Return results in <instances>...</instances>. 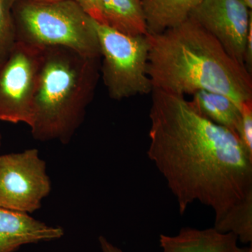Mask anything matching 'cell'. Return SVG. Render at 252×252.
<instances>
[{"instance_id":"1","label":"cell","mask_w":252,"mask_h":252,"mask_svg":"<svg viewBox=\"0 0 252 252\" xmlns=\"http://www.w3.org/2000/svg\"><path fill=\"white\" fill-rule=\"evenodd\" d=\"M152 94L147 155L181 215L199 202L219 217L252 193V158L234 132L195 112L185 96Z\"/></svg>"},{"instance_id":"2","label":"cell","mask_w":252,"mask_h":252,"mask_svg":"<svg viewBox=\"0 0 252 252\" xmlns=\"http://www.w3.org/2000/svg\"><path fill=\"white\" fill-rule=\"evenodd\" d=\"M147 38V73L153 89L180 96L218 93L240 109L252 100V73L193 18Z\"/></svg>"},{"instance_id":"3","label":"cell","mask_w":252,"mask_h":252,"mask_svg":"<svg viewBox=\"0 0 252 252\" xmlns=\"http://www.w3.org/2000/svg\"><path fill=\"white\" fill-rule=\"evenodd\" d=\"M99 59L61 46L41 50L29 126L34 140L70 142L94 99L100 77Z\"/></svg>"},{"instance_id":"4","label":"cell","mask_w":252,"mask_h":252,"mask_svg":"<svg viewBox=\"0 0 252 252\" xmlns=\"http://www.w3.org/2000/svg\"><path fill=\"white\" fill-rule=\"evenodd\" d=\"M13 16L19 42L39 49L61 46L100 58L95 21L74 0H16Z\"/></svg>"},{"instance_id":"5","label":"cell","mask_w":252,"mask_h":252,"mask_svg":"<svg viewBox=\"0 0 252 252\" xmlns=\"http://www.w3.org/2000/svg\"><path fill=\"white\" fill-rule=\"evenodd\" d=\"M100 58V76L109 97L116 100L150 94L153 86L147 73V35L123 34L95 21Z\"/></svg>"},{"instance_id":"6","label":"cell","mask_w":252,"mask_h":252,"mask_svg":"<svg viewBox=\"0 0 252 252\" xmlns=\"http://www.w3.org/2000/svg\"><path fill=\"white\" fill-rule=\"evenodd\" d=\"M41 50L16 41L0 61V121L31 125Z\"/></svg>"},{"instance_id":"7","label":"cell","mask_w":252,"mask_h":252,"mask_svg":"<svg viewBox=\"0 0 252 252\" xmlns=\"http://www.w3.org/2000/svg\"><path fill=\"white\" fill-rule=\"evenodd\" d=\"M51 191L38 149L0 156V207L30 215L41 208Z\"/></svg>"},{"instance_id":"8","label":"cell","mask_w":252,"mask_h":252,"mask_svg":"<svg viewBox=\"0 0 252 252\" xmlns=\"http://www.w3.org/2000/svg\"><path fill=\"white\" fill-rule=\"evenodd\" d=\"M252 10L241 0H202L189 17L212 34L230 57L245 66Z\"/></svg>"},{"instance_id":"9","label":"cell","mask_w":252,"mask_h":252,"mask_svg":"<svg viewBox=\"0 0 252 252\" xmlns=\"http://www.w3.org/2000/svg\"><path fill=\"white\" fill-rule=\"evenodd\" d=\"M64 235L61 227L0 207V252H15L23 245L59 240Z\"/></svg>"},{"instance_id":"10","label":"cell","mask_w":252,"mask_h":252,"mask_svg":"<svg viewBox=\"0 0 252 252\" xmlns=\"http://www.w3.org/2000/svg\"><path fill=\"white\" fill-rule=\"evenodd\" d=\"M238 241L235 235L220 233L214 227H186L177 235L161 234L159 238L162 252H247L248 248H240Z\"/></svg>"},{"instance_id":"11","label":"cell","mask_w":252,"mask_h":252,"mask_svg":"<svg viewBox=\"0 0 252 252\" xmlns=\"http://www.w3.org/2000/svg\"><path fill=\"white\" fill-rule=\"evenodd\" d=\"M103 24L128 35H147L141 0H101Z\"/></svg>"},{"instance_id":"12","label":"cell","mask_w":252,"mask_h":252,"mask_svg":"<svg viewBox=\"0 0 252 252\" xmlns=\"http://www.w3.org/2000/svg\"><path fill=\"white\" fill-rule=\"evenodd\" d=\"M202 0H141L148 34H158L184 22Z\"/></svg>"},{"instance_id":"13","label":"cell","mask_w":252,"mask_h":252,"mask_svg":"<svg viewBox=\"0 0 252 252\" xmlns=\"http://www.w3.org/2000/svg\"><path fill=\"white\" fill-rule=\"evenodd\" d=\"M189 101L195 112L210 122L235 133L240 117V109L229 97L218 93L199 91Z\"/></svg>"},{"instance_id":"14","label":"cell","mask_w":252,"mask_h":252,"mask_svg":"<svg viewBox=\"0 0 252 252\" xmlns=\"http://www.w3.org/2000/svg\"><path fill=\"white\" fill-rule=\"evenodd\" d=\"M214 228L223 233H232L241 243H252V193L234 204L215 219Z\"/></svg>"},{"instance_id":"15","label":"cell","mask_w":252,"mask_h":252,"mask_svg":"<svg viewBox=\"0 0 252 252\" xmlns=\"http://www.w3.org/2000/svg\"><path fill=\"white\" fill-rule=\"evenodd\" d=\"M16 0H0V61L4 59L16 41L13 7Z\"/></svg>"},{"instance_id":"16","label":"cell","mask_w":252,"mask_h":252,"mask_svg":"<svg viewBox=\"0 0 252 252\" xmlns=\"http://www.w3.org/2000/svg\"><path fill=\"white\" fill-rule=\"evenodd\" d=\"M235 134L247 153L252 158V100L242 104Z\"/></svg>"},{"instance_id":"17","label":"cell","mask_w":252,"mask_h":252,"mask_svg":"<svg viewBox=\"0 0 252 252\" xmlns=\"http://www.w3.org/2000/svg\"><path fill=\"white\" fill-rule=\"evenodd\" d=\"M84 9L86 14L97 23L103 24L102 11H101V0H74Z\"/></svg>"},{"instance_id":"18","label":"cell","mask_w":252,"mask_h":252,"mask_svg":"<svg viewBox=\"0 0 252 252\" xmlns=\"http://www.w3.org/2000/svg\"><path fill=\"white\" fill-rule=\"evenodd\" d=\"M98 241L102 252H124L120 248L113 245L105 237L102 236V235L99 237Z\"/></svg>"},{"instance_id":"19","label":"cell","mask_w":252,"mask_h":252,"mask_svg":"<svg viewBox=\"0 0 252 252\" xmlns=\"http://www.w3.org/2000/svg\"><path fill=\"white\" fill-rule=\"evenodd\" d=\"M244 4L249 9L252 10V0H241Z\"/></svg>"},{"instance_id":"20","label":"cell","mask_w":252,"mask_h":252,"mask_svg":"<svg viewBox=\"0 0 252 252\" xmlns=\"http://www.w3.org/2000/svg\"><path fill=\"white\" fill-rule=\"evenodd\" d=\"M35 1H59V0H35Z\"/></svg>"},{"instance_id":"21","label":"cell","mask_w":252,"mask_h":252,"mask_svg":"<svg viewBox=\"0 0 252 252\" xmlns=\"http://www.w3.org/2000/svg\"><path fill=\"white\" fill-rule=\"evenodd\" d=\"M247 252H252V246H250V248H248V251H247Z\"/></svg>"},{"instance_id":"22","label":"cell","mask_w":252,"mask_h":252,"mask_svg":"<svg viewBox=\"0 0 252 252\" xmlns=\"http://www.w3.org/2000/svg\"><path fill=\"white\" fill-rule=\"evenodd\" d=\"M1 134H0V147H1Z\"/></svg>"}]
</instances>
